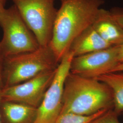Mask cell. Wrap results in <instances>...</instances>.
Returning a JSON list of instances; mask_svg holds the SVG:
<instances>
[{
    "instance_id": "cell-1",
    "label": "cell",
    "mask_w": 123,
    "mask_h": 123,
    "mask_svg": "<svg viewBox=\"0 0 123 123\" xmlns=\"http://www.w3.org/2000/svg\"><path fill=\"white\" fill-rule=\"evenodd\" d=\"M104 2V0H65L62 2L49 44L59 62L75 38L92 25Z\"/></svg>"
},
{
    "instance_id": "cell-2",
    "label": "cell",
    "mask_w": 123,
    "mask_h": 123,
    "mask_svg": "<svg viewBox=\"0 0 123 123\" xmlns=\"http://www.w3.org/2000/svg\"><path fill=\"white\" fill-rule=\"evenodd\" d=\"M113 107L112 92L106 84L69 72L64 83L60 114L91 115Z\"/></svg>"
},
{
    "instance_id": "cell-3",
    "label": "cell",
    "mask_w": 123,
    "mask_h": 123,
    "mask_svg": "<svg viewBox=\"0 0 123 123\" xmlns=\"http://www.w3.org/2000/svg\"><path fill=\"white\" fill-rule=\"evenodd\" d=\"M59 63L49 45L40 46L32 52L5 57L3 88L22 83L41 73L55 70Z\"/></svg>"
},
{
    "instance_id": "cell-4",
    "label": "cell",
    "mask_w": 123,
    "mask_h": 123,
    "mask_svg": "<svg viewBox=\"0 0 123 123\" xmlns=\"http://www.w3.org/2000/svg\"><path fill=\"white\" fill-rule=\"evenodd\" d=\"M0 26L3 31L0 51L5 57L32 52L40 47L14 5L0 11Z\"/></svg>"
},
{
    "instance_id": "cell-5",
    "label": "cell",
    "mask_w": 123,
    "mask_h": 123,
    "mask_svg": "<svg viewBox=\"0 0 123 123\" xmlns=\"http://www.w3.org/2000/svg\"><path fill=\"white\" fill-rule=\"evenodd\" d=\"M41 47L49 46L57 10L54 0H12Z\"/></svg>"
},
{
    "instance_id": "cell-6",
    "label": "cell",
    "mask_w": 123,
    "mask_h": 123,
    "mask_svg": "<svg viewBox=\"0 0 123 123\" xmlns=\"http://www.w3.org/2000/svg\"><path fill=\"white\" fill-rule=\"evenodd\" d=\"M74 55L69 51L59 62L53 82L37 108L33 123H55L61 112L64 83Z\"/></svg>"
},
{
    "instance_id": "cell-7",
    "label": "cell",
    "mask_w": 123,
    "mask_h": 123,
    "mask_svg": "<svg viewBox=\"0 0 123 123\" xmlns=\"http://www.w3.org/2000/svg\"><path fill=\"white\" fill-rule=\"evenodd\" d=\"M57 68L41 73L22 83L2 88L1 101L15 102L38 108L53 82Z\"/></svg>"
},
{
    "instance_id": "cell-8",
    "label": "cell",
    "mask_w": 123,
    "mask_h": 123,
    "mask_svg": "<svg viewBox=\"0 0 123 123\" xmlns=\"http://www.w3.org/2000/svg\"><path fill=\"white\" fill-rule=\"evenodd\" d=\"M119 46L73 57L70 72L89 78L96 79L111 73L119 64Z\"/></svg>"
},
{
    "instance_id": "cell-9",
    "label": "cell",
    "mask_w": 123,
    "mask_h": 123,
    "mask_svg": "<svg viewBox=\"0 0 123 123\" xmlns=\"http://www.w3.org/2000/svg\"><path fill=\"white\" fill-rule=\"evenodd\" d=\"M92 26L98 34L112 46L123 43V29L108 11L101 8Z\"/></svg>"
},
{
    "instance_id": "cell-10",
    "label": "cell",
    "mask_w": 123,
    "mask_h": 123,
    "mask_svg": "<svg viewBox=\"0 0 123 123\" xmlns=\"http://www.w3.org/2000/svg\"><path fill=\"white\" fill-rule=\"evenodd\" d=\"M37 108L15 102L1 101L0 112L3 123H33Z\"/></svg>"
},
{
    "instance_id": "cell-11",
    "label": "cell",
    "mask_w": 123,
    "mask_h": 123,
    "mask_svg": "<svg viewBox=\"0 0 123 123\" xmlns=\"http://www.w3.org/2000/svg\"><path fill=\"white\" fill-rule=\"evenodd\" d=\"M111 46L98 34L91 25L75 38L71 45L69 51L73 53L74 57Z\"/></svg>"
},
{
    "instance_id": "cell-12",
    "label": "cell",
    "mask_w": 123,
    "mask_h": 123,
    "mask_svg": "<svg viewBox=\"0 0 123 123\" xmlns=\"http://www.w3.org/2000/svg\"><path fill=\"white\" fill-rule=\"evenodd\" d=\"M96 79L106 84L111 90L113 110L119 116L123 111V71L107 73Z\"/></svg>"
},
{
    "instance_id": "cell-13",
    "label": "cell",
    "mask_w": 123,
    "mask_h": 123,
    "mask_svg": "<svg viewBox=\"0 0 123 123\" xmlns=\"http://www.w3.org/2000/svg\"><path fill=\"white\" fill-rule=\"evenodd\" d=\"M109 110L110 109L101 110L91 115H82L73 113L61 114L55 123H91Z\"/></svg>"
},
{
    "instance_id": "cell-14",
    "label": "cell",
    "mask_w": 123,
    "mask_h": 123,
    "mask_svg": "<svg viewBox=\"0 0 123 123\" xmlns=\"http://www.w3.org/2000/svg\"><path fill=\"white\" fill-rule=\"evenodd\" d=\"M118 116L113 109H111L107 110L91 123H120Z\"/></svg>"
},
{
    "instance_id": "cell-15",
    "label": "cell",
    "mask_w": 123,
    "mask_h": 123,
    "mask_svg": "<svg viewBox=\"0 0 123 123\" xmlns=\"http://www.w3.org/2000/svg\"><path fill=\"white\" fill-rule=\"evenodd\" d=\"M5 57L0 51V88H3V69Z\"/></svg>"
},
{
    "instance_id": "cell-16",
    "label": "cell",
    "mask_w": 123,
    "mask_h": 123,
    "mask_svg": "<svg viewBox=\"0 0 123 123\" xmlns=\"http://www.w3.org/2000/svg\"><path fill=\"white\" fill-rule=\"evenodd\" d=\"M114 20L123 29V13H112Z\"/></svg>"
},
{
    "instance_id": "cell-17",
    "label": "cell",
    "mask_w": 123,
    "mask_h": 123,
    "mask_svg": "<svg viewBox=\"0 0 123 123\" xmlns=\"http://www.w3.org/2000/svg\"><path fill=\"white\" fill-rule=\"evenodd\" d=\"M118 61L119 63L123 62V43L119 46Z\"/></svg>"
},
{
    "instance_id": "cell-18",
    "label": "cell",
    "mask_w": 123,
    "mask_h": 123,
    "mask_svg": "<svg viewBox=\"0 0 123 123\" xmlns=\"http://www.w3.org/2000/svg\"><path fill=\"white\" fill-rule=\"evenodd\" d=\"M123 71V62L119 63V64L116 66L112 72H122Z\"/></svg>"
},
{
    "instance_id": "cell-19",
    "label": "cell",
    "mask_w": 123,
    "mask_h": 123,
    "mask_svg": "<svg viewBox=\"0 0 123 123\" xmlns=\"http://www.w3.org/2000/svg\"><path fill=\"white\" fill-rule=\"evenodd\" d=\"M7 0H0V11L5 8Z\"/></svg>"
},
{
    "instance_id": "cell-20",
    "label": "cell",
    "mask_w": 123,
    "mask_h": 123,
    "mask_svg": "<svg viewBox=\"0 0 123 123\" xmlns=\"http://www.w3.org/2000/svg\"><path fill=\"white\" fill-rule=\"evenodd\" d=\"M2 88H0V104L1 102V91ZM0 123H2L1 122V115H0Z\"/></svg>"
},
{
    "instance_id": "cell-21",
    "label": "cell",
    "mask_w": 123,
    "mask_h": 123,
    "mask_svg": "<svg viewBox=\"0 0 123 123\" xmlns=\"http://www.w3.org/2000/svg\"><path fill=\"white\" fill-rule=\"evenodd\" d=\"M60 0L62 2L63 1H64V0Z\"/></svg>"
},
{
    "instance_id": "cell-22",
    "label": "cell",
    "mask_w": 123,
    "mask_h": 123,
    "mask_svg": "<svg viewBox=\"0 0 123 123\" xmlns=\"http://www.w3.org/2000/svg\"><path fill=\"white\" fill-rule=\"evenodd\" d=\"M121 114H122V115H123V112H122V113H121Z\"/></svg>"
}]
</instances>
